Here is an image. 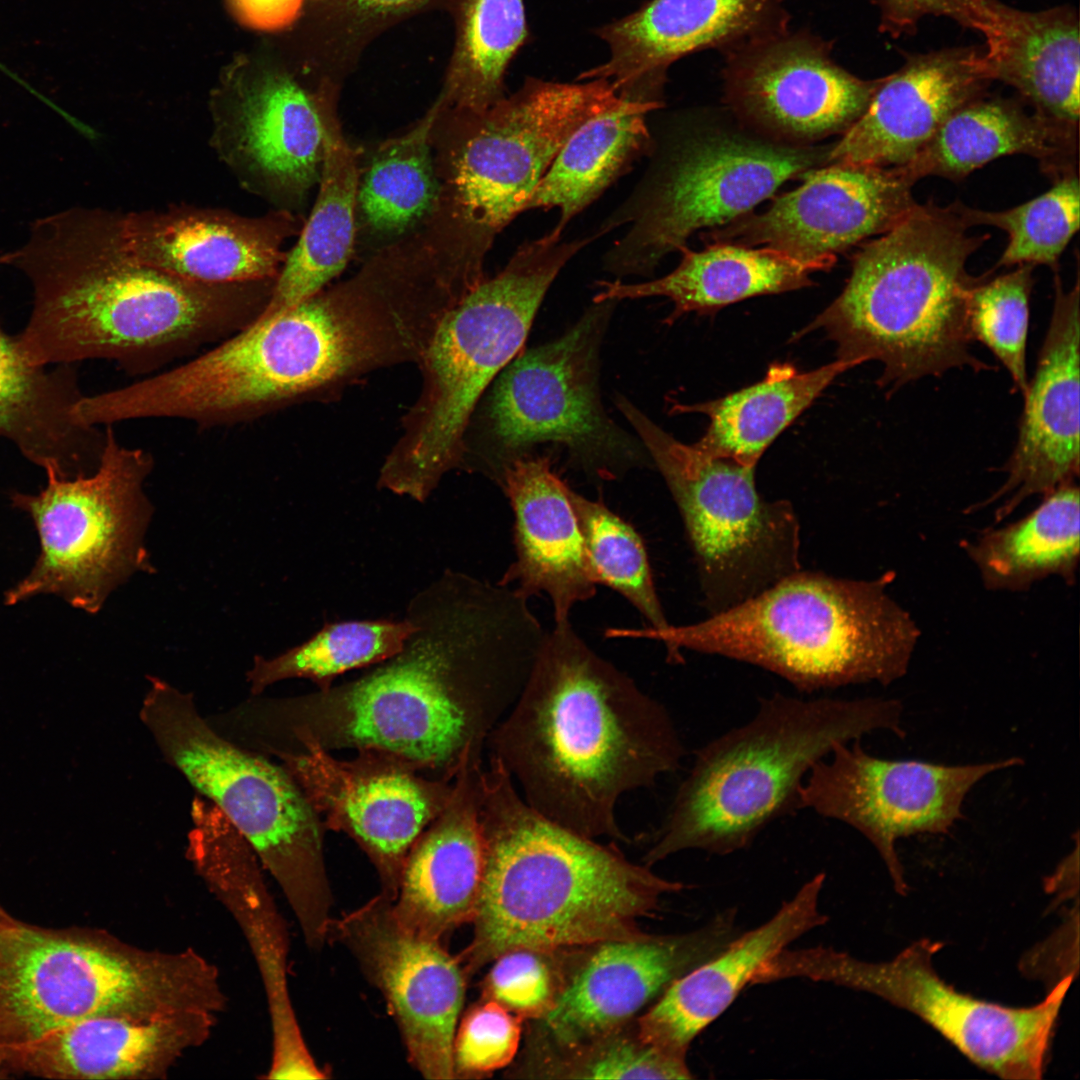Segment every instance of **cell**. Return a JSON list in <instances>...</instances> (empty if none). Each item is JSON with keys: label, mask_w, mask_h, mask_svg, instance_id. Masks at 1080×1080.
<instances>
[{"label": "cell", "mask_w": 1080, "mask_h": 1080, "mask_svg": "<svg viewBox=\"0 0 1080 1080\" xmlns=\"http://www.w3.org/2000/svg\"><path fill=\"white\" fill-rule=\"evenodd\" d=\"M1021 764L1019 757L966 765L890 760L868 754L860 740L839 743L811 768L799 791V808L861 833L884 861L896 891L906 895L898 839L949 832L980 780Z\"/></svg>", "instance_id": "ac0fdd59"}, {"label": "cell", "mask_w": 1080, "mask_h": 1080, "mask_svg": "<svg viewBox=\"0 0 1080 1080\" xmlns=\"http://www.w3.org/2000/svg\"><path fill=\"white\" fill-rule=\"evenodd\" d=\"M553 953L516 948L500 954L483 980V999L493 1000L523 1019L542 1018L565 981Z\"/></svg>", "instance_id": "c3c4849f"}, {"label": "cell", "mask_w": 1080, "mask_h": 1080, "mask_svg": "<svg viewBox=\"0 0 1080 1080\" xmlns=\"http://www.w3.org/2000/svg\"><path fill=\"white\" fill-rule=\"evenodd\" d=\"M894 579H849L800 569L702 621L619 629L623 639L661 642L672 664L681 650L721 656L772 672L798 691L889 685L909 668L920 637L888 592Z\"/></svg>", "instance_id": "5b68a950"}, {"label": "cell", "mask_w": 1080, "mask_h": 1080, "mask_svg": "<svg viewBox=\"0 0 1080 1080\" xmlns=\"http://www.w3.org/2000/svg\"><path fill=\"white\" fill-rule=\"evenodd\" d=\"M533 1077L553 1079H691L686 1056L645 1042L628 1024L585 1043L532 1048Z\"/></svg>", "instance_id": "bcb514c9"}, {"label": "cell", "mask_w": 1080, "mask_h": 1080, "mask_svg": "<svg viewBox=\"0 0 1080 1080\" xmlns=\"http://www.w3.org/2000/svg\"><path fill=\"white\" fill-rule=\"evenodd\" d=\"M595 237L562 240L551 232L524 242L503 270L485 279L443 317L418 361L421 389L380 468L377 487L425 502L461 469L471 417L496 377L522 352L549 287Z\"/></svg>", "instance_id": "ba28073f"}, {"label": "cell", "mask_w": 1080, "mask_h": 1080, "mask_svg": "<svg viewBox=\"0 0 1080 1080\" xmlns=\"http://www.w3.org/2000/svg\"><path fill=\"white\" fill-rule=\"evenodd\" d=\"M740 933L736 911L676 935H639L591 946L538 1019L534 1048L573 1047L629 1024L676 979L721 952Z\"/></svg>", "instance_id": "ffe728a7"}, {"label": "cell", "mask_w": 1080, "mask_h": 1080, "mask_svg": "<svg viewBox=\"0 0 1080 1080\" xmlns=\"http://www.w3.org/2000/svg\"><path fill=\"white\" fill-rule=\"evenodd\" d=\"M683 258L671 273L647 282H598L594 302L663 296L674 303L672 323L685 313H713L740 300L809 286L810 275L829 270L821 262H804L784 252L715 242L702 251L681 250Z\"/></svg>", "instance_id": "d590c367"}, {"label": "cell", "mask_w": 1080, "mask_h": 1080, "mask_svg": "<svg viewBox=\"0 0 1080 1080\" xmlns=\"http://www.w3.org/2000/svg\"><path fill=\"white\" fill-rule=\"evenodd\" d=\"M188 858L248 940L265 988L272 1045L296 1048L303 1036L288 988V938L254 851L232 825L219 823L196 838Z\"/></svg>", "instance_id": "d6a6232c"}, {"label": "cell", "mask_w": 1080, "mask_h": 1080, "mask_svg": "<svg viewBox=\"0 0 1080 1080\" xmlns=\"http://www.w3.org/2000/svg\"><path fill=\"white\" fill-rule=\"evenodd\" d=\"M484 866L467 976L516 948L548 952L641 934L662 897L684 885L533 809L494 757L483 770Z\"/></svg>", "instance_id": "277c9868"}, {"label": "cell", "mask_w": 1080, "mask_h": 1080, "mask_svg": "<svg viewBox=\"0 0 1080 1080\" xmlns=\"http://www.w3.org/2000/svg\"><path fill=\"white\" fill-rule=\"evenodd\" d=\"M455 42L443 103L481 112L504 98L509 65L529 39L524 0H454Z\"/></svg>", "instance_id": "60d3db41"}, {"label": "cell", "mask_w": 1080, "mask_h": 1080, "mask_svg": "<svg viewBox=\"0 0 1080 1080\" xmlns=\"http://www.w3.org/2000/svg\"><path fill=\"white\" fill-rule=\"evenodd\" d=\"M105 428L94 472L60 478L45 471L47 483L38 493L10 494L12 506L33 521L40 551L26 576L5 592L6 605L46 594L95 614L119 585L153 568L144 544L152 515L144 484L154 458L122 444L113 425Z\"/></svg>", "instance_id": "8fae6325"}, {"label": "cell", "mask_w": 1080, "mask_h": 1080, "mask_svg": "<svg viewBox=\"0 0 1080 1080\" xmlns=\"http://www.w3.org/2000/svg\"><path fill=\"white\" fill-rule=\"evenodd\" d=\"M1076 482L1044 496L1022 519L988 528L962 547L983 585L1019 592L1050 576L1074 584L1080 553V501Z\"/></svg>", "instance_id": "f35d334b"}, {"label": "cell", "mask_w": 1080, "mask_h": 1080, "mask_svg": "<svg viewBox=\"0 0 1080 1080\" xmlns=\"http://www.w3.org/2000/svg\"><path fill=\"white\" fill-rule=\"evenodd\" d=\"M413 630L401 620H346L325 624L303 643L272 657L256 656L247 672L252 695L293 678L314 682L319 691L350 670L374 666L398 653Z\"/></svg>", "instance_id": "b9f144b4"}, {"label": "cell", "mask_w": 1080, "mask_h": 1080, "mask_svg": "<svg viewBox=\"0 0 1080 1080\" xmlns=\"http://www.w3.org/2000/svg\"><path fill=\"white\" fill-rule=\"evenodd\" d=\"M217 1015L185 1011L87 1018L0 1052V1060L57 1079H154L202 1045Z\"/></svg>", "instance_id": "4316f807"}, {"label": "cell", "mask_w": 1080, "mask_h": 1080, "mask_svg": "<svg viewBox=\"0 0 1080 1080\" xmlns=\"http://www.w3.org/2000/svg\"><path fill=\"white\" fill-rule=\"evenodd\" d=\"M328 941L342 944L380 991L417 1072L455 1079L453 1040L468 978L458 956L406 928L382 892L333 918Z\"/></svg>", "instance_id": "d6986e66"}, {"label": "cell", "mask_w": 1080, "mask_h": 1080, "mask_svg": "<svg viewBox=\"0 0 1080 1080\" xmlns=\"http://www.w3.org/2000/svg\"><path fill=\"white\" fill-rule=\"evenodd\" d=\"M801 176L768 210L745 214L711 238L833 266L836 253L883 234L916 204L913 185L894 168L833 163Z\"/></svg>", "instance_id": "44dd1931"}, {"label": "cell", "mask_w": 1080, "mask_h": 1080, "mask_svg": "<svg viewBox=\"0 0 1080 1080\" xmlns=\"http://www.w3.org/2000/svg\"><path fill=\"white\" fill-rule=\"evenodd\" d=\"M13 251L0 255L10 265ZM84 396L74 364L55 369L29 364L15 336L0 326V437L33 464L60 478L96 470L106 442V428L84 425L73 416Z\"/></svg>", "instance_id": "1f68e13d"}, {"label": "cell", "mask_w": 1080, "mask_h": 1080, "mask_svg": "<svg viewBox=\"0 0 1080 1080\" xmlns=\"http://www.w3.org/2000/svg\"><path fill=\"white\" fill-rule=\"evenodd\" d=\"M993 80L985 49L950 48L912 56L880 79L861 116L829 153L832 163L900 168L910 163L958 108Z\"/></svg>", "instance_id": "cb8c5ba5"}, {"label": "cell", "mask_w": 1080, "mask_h": 1080, "mask_svg": "<svg viewBox=\"0 0 1080 1080\" xmlns=\"http://www.w3.org/2000/svg\"><path fill=\"white\" fill-rule=\"evenodd\" d=\"M878 83L842 69L815 41L792 37L742 56L728 73L727 90L735 110L762 130L815 140L845 133Z\"/></svg>", "instance_id": "603a6c76"}, {"label": "cell", "mask_w": 1080, "mask_h": 1080, "mask_svg": "<svg viewBox=\"0 0 1080 1080\" xmlns=\"http://www.w3.org/2000/svg\"><path fill=\"white\" fill-rule=\"evenodd\" d=\"M969 228L956 202H916L854 256L840 295L797 337L823 329L837 360L881 362L877 384L888 394L952 368L990 369L972 354L967 316L983 275L966 270L989 235H969Z\"/></svg>", "instance_id": "8992f818"}, {"label": "cell", "mask_w": 1080, "mask_h": 1080, "mask_svg": "<svg viewBox=\"0 0 1080 1080\" xmlns=\"http://www.w3.org/2000/svg\"><path fill=\"white\" fill-rule=\"evenodd\" d=\"M902 712L899 700L878 697L763 699L750 720L697 751L644 864L685 850L724 856L749 847L769 824L800 809L805 778L836 744L877 730L905 737Z\"/></svg>", "instance_id": "52a82bcc"}, {"label": "cell", "mask_w": 1080, "mask_h": 1080, "mask_svg": "<svg viewBox=\"0 0 1080 1080\" xmlns=\"http://www.w3.org/2000/svg\"><path fill=\"white\" fill-rule=\"evenodd\" d=\"M605 79L560 83L528 78L481 112L458 111L451 158L457 266L481 281L495 237L520 213L561 147L587 120L616 105Z\"/></svg>", "instance_id": "5bb4252c"}, {"label": "cell", "mask_w": 1080, "mask_h": 1080, "mask_svg": "<svg viewBox=\"0 0 1080 1080\" xmlns=\"http://www.w3.org/2000/svg\"><path fill=\"white\" fill-rule=\"evenodd\" d=\"M1011 154L1036 158L1054 181L1078 174V129L980 96L954 111L910 163L894 169L912 185L926 176L960 180Z\"/></svg>", "instance_id": "836d02e7"}, {"label": "cell", "mask_w": 1080, "mask_h": 1080, "mask_svg": "<svg viewBox=\"0 0 1080 1080\" xmlns=\"http://www.w3.org/2000/svg\"><path fill=\"white\" fill-rule=\"evenodd\" d=\"M199 985L189 950H145L0 915V1052L95 1016L188 1010Z\"/></svg>", "instance_id": "30bf717a"}, {"label": "cell", "mask_w": 1080, "mask_h": 1080, "mask_svg": "<svg viewBox=\"0 0 1080 1080\" xmlns=\"http://www.w3.org/2000/svg\"><path fill=\"white\" fill-rule=\"evenodd\" d=\"M322 8L352 17L357 23H378L404 16L432 0H310Z\"/></svg>", "instance_id": "f5cc1de1"}, {"label": "cell", "mask_w": 1080, "mask_h": 1080, "mask_svg": "<svg viewBox=\"0 0 1080 1080\" xmlns=\"http://www.w3.org/2000/svg\"><path fill=\"white\" fill-rule=\"evenodd\" d=\"M767 8L768 0H650L596 30L609 57L579 79H605L621 95L662 105L673 62L752 32Z\"/></svg>", "instance_id": "4dcf8cb0"}, {"label": "cell", "mask_w": 1080, "mask_h": 1080, "mask_svg": "<svg viewBox=\"0 0 1080 1080\" xmlns=\"http://www.w3.org/2000/svg\"><path fill=\"white\" fill-rule=\"evenodd\" d=\"M850 368V363L836 360L802 372L791 363L775 362L760 382L720 399L673 408L709 418L706 433L695 443L698 448L755 468L772 441Z\"/></svg>", "instance_id": "ab89813d"}, {"label": "cell", "mask_w": 1080, "mask_h": 1080, "mask_svg": "<svg viewBox=\"0 0 1080 1080\" xmlns=\"http://www.w3.org/2000/svg\"><path fill=\"white\" fill-rule=\"evenodd\" d=\"M567 495L596 584L621 594L648 626H668L644 542L635 528L599 500H590L569 486Z\"/></svg>", "instance_id": "ee69618b"}, {"label": "cell", "mask_w": 1080, "mask_h": 1080, "mask_svg": "<svg viewBox=\"0 0 1080 1080\" xmlns=\"http://www.w3.org/2000/svg\"><path fill=\"white\" fill-rule=\"evenodd\" d=\"M283 736L298 751H276L326 829L344 832L376 869L381 892L395 898L405 859L419 835L441 812L453 780L426 777L410 761L376 748L357 749L352 760L330 754L312 733L293 726L267 730L256 747Z\"/></svg>", "instance_id": "e0dca14e"}, {"label": "cell", "mask_w": 1080, "mask_h": 1080, "mask_svg": "<svg viewBox=\"0 0 1080 1080\" xmlns=\"http://www.w3.org/2000/svg\"><path fill=\"white\" fill-rule=\"evenodd\" d=\"M282 215L248 218L211 209L120 215L127 251L148 266L202 283L272 281L285 257Z\"/></svg>", "instance_id": "f1b7e54d"}, {"label": "cell", "mask_w": 1080, "mask_h": 1080, "mask_svg": "<svg viewBox=\"0 0 1080 1080\" xmlns=\"http://www.w3.org/2000/svg\"><path fill=\"white\" fill-rule=\"evenodd\" d=\"M139 718L163 759L248 842L282 890L306 944L322 948L333 919L326 828L293 778L217 731L191 693L162 679L149 678Z\"/></svg>", "instance_id": "9c48e42d"}, {"label": "cell", "mask_w": 1080, "mask_h": 1080, "mask_svg": "<svg viewBox=\"0 0 1080 1080\" xmlns=\"http://www.w3.org/2000/svg\"><path fill=\"white\" fill-rule=\"evenodd\" d=\"M402 649L358 679L270 699L275 728L326 749L376 748L453 780L516 701L547 631L515 589L446 569L409 600Z\"/></svg>", "instance_id": "6da1fadb"}, {"label": "cell", "mask_w": 1080, "mask_h": 1080, "mask_svg": "<svg viewBox=\"0 0 1080 1080\" xmlns=\"http://www.w3.org/2000/svg\"><path fill=\"white\" fill-rule=\"evenodd\" d=\"M985 54L993 80L1014 88L1035 112L1078 129L1079 25L1066 8L1027 12L984 0Z\"/></svg>", "instance_id": "e575fe53"}, {"label": "cell", "mask_w": 1080, "mask_h": 1080, "mask_svg": "<svg viewBox=\"0 0 1080 1080\" xmlns=\"http://www.w3.org/2000/svg\"><path fill=\"white\" fill-rule=\"evenodd\" d=\"M10 265L33 292L15 336L29 364L104 359L144 378L250 325L273 287L202 283L141 263L125 247L120 215L101 209L37 219Z\"/></svg>", "instance_id": "7a4b0ae2"}, {"label": "cell", "mask_w": 1080, "mask_h": 1080, "mask_svg": "<svg viewBox=\"0 0 1080 1080\" xmlns=\"http://www.w3.org/2000/svg\"><path fill=\"white\" fill-rule=\"evenodd\" d=\"M306 0H230L242 24L260 30L276 31L292 24Z\"/></svg>", "instance_id": "816d5d0a"}, {"label": "cell", "mask_w": 1080, "mask_h": 1080, "mask_svg": "<svg viewBox=\"0 0 1080 1080\" xmlns=\"http://www.w3.org/2000/svg\"><path fill=\"white\" fill-rule=\"evenodd\" d=\"M523 1018L489 999L471 1007L453 1040L455 1078L488 1075L509 1065L516 1056Z\"/></svg>", "instance_id": "681fc988"}, {"label": "cell", "mask_w": 1080, "mask_h": 1080, "mask_svg": "<svg viewBox=\"0 0 1080 1080\" xmlns=\"http://www.w3.org/2000/svg\"><path fill=\"white\" fill-rule=\"evenodd\" d=\"M483 770L480 754L463 761L448 802L405 859L393 909L419 936L443 943L475 915L484 866L479 825Z\"/></svg>", "instance_id": "d4e9b609"}, {"label": "cell", "mask_w": 1080, "mask_h": 1080, "mask_svg": "<svg viewBox=\"0 0 1080 1080\" xmlns=\"http://www.w3.org/2000/svg\"><path fill=\"white\" fill-rule=\"evenodd\" d=\"M941 943L921 939L893 959L868 962L830 947L778 953L771 980L805 978L876 995L926 1022L980 1068L1009 1080H1038L1072 976L1061 979L1031 1007H1008L972 997L945 982L933 967Z\"/></svg>", "instance_id": "9a60e30c"}, {"label": "cell", "mask_w": 1080, "mask_h": 1080, "mask_svg": "<svg viewBox=\"0 0 1080 1080\" xmlns=\"http://www.w3.org/2000/svg\"><path fill=\"white\" fill-rule=\"evenodd\" d=\"M524 800L591 838L627 841L625 793L674 772L684 756L665 706L597 654L569 621L555 623L522 691L487 738Z\"/></svg>", "instance_id": "3957f363"}, {"label": "cell", "mask_w": 1080, "mask_h": 1080, "mask_svg": "<svg viewBox=\"0 0 1080 1080\" xmlns=\"http://www.w3.org/2000/svg\"><path fill=\"white\" fill-rule=\"evenodd\" d=\"M955 202L969 227L990 225L1008 234L1007 246L994 269L1042 264L1056 271L1080 224L1078 174L1061 177L1045 193L1003 211H983Z\"/></svg>", "instance_id": "f6af8a7d"}, {"label": "cell", "mask_w": 1080, "mask_h": 1080, "mask_svg": "<svg viewBox=\"0 0 1080 1080\" xmlns=\"http://www.w3.org/2000/svg\"><path fill=\"white\" fill-rule=\"evenodd\" d=\"M825 874L805 882L765 923L676 979L637 1020L645 1042L686 1056L691 1042L733 1003L762 965L828 917L819 901Z\"/></svg>", "instance_id": "83f0119b"}, {"label": "cell", "mask_w": 1080, "mask_h": 1080, "mask_svg": "<svg viewBox=\"0 0 1080 1080\" xmlns=\"http://www.w3.org/2000/svg\"><path fill=\"white\" fill-rule=\"evenodd\" d=\"M616 405L678 508L709 615L802 569L797 514L790 502L759 494L755 468L679 442L624 397Z\"/></svg>", "instance_id": "7c38bea8"}, {"label": "cell", "mask_w": 1080, "mask_h": 1080, "mask_svg": "<svg viewBox=\"0 0 1080 1080\" xmlns=\"http://www.w3.org/2000/svg\"><path fill=\"white\" fill-rule=\"evenodd\" d=\"M816 153L730 138L688 144L650 170L596 235L629 225L603 257L617 276H648L697 230L729 223L801 176Z\"/></svg>", "instance_id": "2e32d148"}, {"label": "cell", "mask_w": 1080, "mask_h": 1080, "mask_svg": "<svg viewBox=\"0 0 1080 1080\" xmlns=\"http://www.w3.org/2000/svg\"><path fill=\"white\" fill-rule=\"evenodd\" d=\"M1055 300L1035 374L1024 397L1005 482L973 512L1001 501L995 523L1029 497L1042 498L1079 476V271L1066 291L1055 273Z\"/></svg>", "instance_id": "7402d4cb"}, {"label": "cell", "mask_w": 1080, "mask_h": 1080, "mask_svg": "<svg viewBox=\"0 0 1080 1080\" xmlns=\"http://www.w3.org/2000/svg\"><path fill=\"white\" fill-rule=\"evenodd\" d=\"M615 303L594 302L562 336L522 351L502 370L478 419L481 446L466 453L462 470L500 485L505 466L542 442L567 446L604 480L647 464L640 443L608 417L600 397V344Z\"/></svg>", "instance_id": "4fadbf2b"}, {"label": "cell", "mask_w": 1080, "mask_h": 1080, "mask_svg": "<svg viewBox=\"0 0 1080 1080\" xmlns=\"http://www.w3.org/2000/svg\"><path fill=\"white\" fill-rule=\"evenodd\" d=\"M881 28L893 36L914 31L926 15L947 16L983 32L987 16L983 0H881Z\"/></svg>", "instance_id": "f907efd6"}, {"label": "cell", "mask_w": 1080, "mask_h": 1080, "mask_svg": "<svg viewBox=\"0 0 1080 1080\" xmlns=\"http://www.w3.org/2000/svg\"><path fill=\"white\" fill-rule=\"evenodd\" d=\"M1033 270L1034 265L1024 264L993 278L991 272L983 274L970 292L967 310L972 340L997 357L1023 396L1029 384L1026 345Z\"/></svg>", "instance_id": "7dc6e473"}, {"label": "cell", "mask_w": 1080, "mask_h": 1080, "mask_svg": "<svg viewBox=\"0 0 1080 1080\" xmlns=\"http://www.w3.org/2000/svg\"><path fill=\"white\" fill-rule=\"evenodd\" d=\"M323 157L320 187L294 248L285 257L258 318L285 311L322 291L347 265L354 242L359 176L330 99H322Z\"/></svg>", "instance_id": "8d00e7d4"}, {"label": "cell", "mask_w": 1080, "mask_h": 1080, "mask_svg": "<svg viewBox=\"0 0 1080 1080\" xmlns=\"http://www.w3.org/2000/svg\"><path fill=\"white\" fill-rule=\"evenodd\" d=\"M660 105L620 94L613 107L584 122L565 142L524 211L559 210L551 233L561 236L573 217L653 149L648 114Z\"/></svg>", "instance_id": "74e56055"}, {"label": "cell", "mask_w": 1080, "mask_h": 1080, "mask_svg": "<svg viewBox=\"0 0 1080 1080\" xmlns=\"http://www.w3.org/2000/svg\"><path fill=\"white\" fill-rule=\"evenodd\" d=\"M215 120L223 158L252 186L302 195L320 174L322 99L286 73L267 72L235 85Z\"/></svg>", "instance_id": "484cf974"}, {"label": "cell", "mask_w": 1080, "mask_h": 1080, "mask_svg": "<svg viewBox=\"0 0 1080 1080\" xmlns=\"http://www.w3.org/2000/svg\"><path fill=\"white\" fill-rule=\"evenodd\" d=\"M500 487L514 515L515 560L499 580L526 598L545 593L554 623L596 594L584 542L566 485L546 456L520 455L504 468Z\"/></svg>", "instance_id": "f546056e"}, {"label": "cell", "mask_w": 1080, "mask_h": 1080, "mask_svg": "<svg viewBox=\"0 0 1080 1080\" xmlns=\"http://www.w3.org/2000/svg\"><path fill=\"white\" fill-rule=\"evenodd\" d=\"M442 108L439 98L411 130L384 142L373 156L358 201L374 229L403 231L431 208L436 184L429 144Z\"/></svg>", "instance_id": "7bdbcfd3"}]
</instances>
